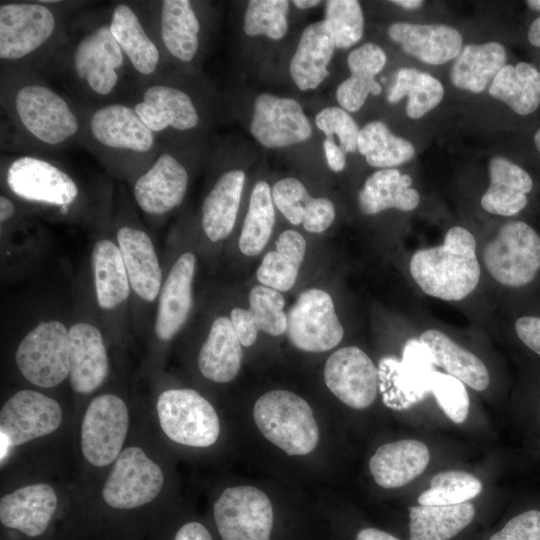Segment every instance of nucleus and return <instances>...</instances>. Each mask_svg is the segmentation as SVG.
<instances>
[{"mask_svg": "<svg viewBox=\"0 0 540 540\" xmlns=\"http://www.w3.org/2000/svg\"><path fill=\"white\" fill-rule=\"evenodd\" d=\"M4 181L16 197L33 203L54 206L62 213L79 196L72 176L49 156L20 154L2 163Z\"/></svg>", "mask_w": 540, "mask_h": 540, "instance_id": "6e6552de", "label": "nucleus"}, {"mask_svg": "<svg viewBox=\"0 0 540 540\" xmlns=\"http://www.w3.org/2000/svg\"><path fill=\"white\" fill-rule=\"evenodd\" d=\"M324 20L329 26L337 48H349L362 38L364 17L356 0L326 1Z\"/></svg>", "mask_w": 540, "mask_h": 540, "instance_id": "c03bdc74", "label": "nucleus"}, {"mask_svg": "<svg viewBox=\"0 0 540 540\" xmlns=\"http://www.w3.org/2000/svg\"><path fill=\"white\" fill-rule=\"evenodd\" d=\"M0 104L14 146L25 154L53 157L79 145L80 107L38 71L1 69Z\"/></svg>", "mask_w": 540, "mask_h": 540, "instance_id": "f03ea898", "label": "nucleus"}, {"mask_svg": "<svg viewBox=\"0 0 540 540\" xmlns=\"http://www.w3.org/2000/svg\"><path fill=\"white\" fill-rule=\"evenodd\" d=\"M250 132L267 148H283L308 140L312 128L295 99L262 93L254 101Z\"/></svg>", "mask_w": 540, "mask_h": 540, "instance_id": "412c9836", "label": "nucleus"}, {"mask_svg": "<svg viewBox=\"0 0 540 540\" xmlns=\"http://www.w3.org/2000/svg\"><path fill=\"white\" fill-rule=\"evenodd\" d=\"M357 149L370 166L383 169L406 163L415 154L410 141L394 135L381 121L370 122L360 129Z\"/></svg>", "mask_w": 540, "mask_h": 540, "instance_id": "58836bf2", "label": "nucleus"}, {"mask_svg": "<svg viewBox=\"0 0 540 540\" xmlns=\"http://www.w3.org/2000/svg\"><path fill=\"white\" fill-rule=\"evenodd\" d=\"M392 3L397 4L406 9H415V8L420 7L423 2L420 0H395V1H392Z\"/></svg>", "mask_w": 540, "mask_h": 540, "instance_id": "e2e57ef3", "label": "nucleus"}, {"mask_svg": "<svg viewBox=\"0 0 540 540\" xmlns=\"http://www.w3.org/2000/svg\"><path fill=\"white\" fill-rule=\"evenodd\" d=\"M490 185L481 198L482 208L501 216H513L524 209L533 187L529 174L504 157L489 162Z\"/></svg>", "mask_w": 540, "mask_h": 540, "instance_id": "c756f323", "label": "nucleus"}, {"mask_svg": "<svg viewBox=\"0 0 540 540\" xmlns=\"http://www.w3.org/2000/svg\"><path fill=\"white\" fill-rule=\"evenodd\" d=\"M134 293L145 301H154L162 287V270L149 235L142 229L123 225L116 234Z\"/></svg>", "mask_w": 540, "mask_h": 540, "instance_id": "393cba45", "label": "nucleus"}, {"mask_svg": "<svg viewBox=\"0 0 540 540\" xmlns=\"http://www.w3.org/2000/svg\"><path fill=\"white\" fill-rule=\"evenodd\" d=\"M188 185L187 165L174 145H163L153 162L133 181V196L144 213L161 216L182 203Z\"/></svg>", "mask_w": 540, "mask_h": 540, "instance_id": "a211bd4d", "label": "nucleus"}, {"mask_svg": "<svg viewBox=\"0 0 540 540\" xmlns=\"http://www.w3.org/2000/svg\"><path fill=\"white\" fill-rule=\"evenodd\" d=\"M109 26L140 82L157 77L168 69L141 1L113 4L109 10Z\"/></svg>", "mask_w": 540, "mask_h": 540, "instance_id": "f3484780", "label": "nucleus"}, {"mask_svg": "<svg viewBox=\"0 0 540 540\" xmlns=\"http://www.w3.org/2000/svg\"><path fill=\"white\" fill-rule=\"evenodd\" d=\"M222 540H270L274 523L268 496L253 486L226 488L213 507Z\"/></svg>", "mask_w": 540, "mask_h": 540, "instance_id": "2eb2a0df", "label": "nucleus"}, {"mask_svg": "<svg viewBox=\"0 0 540 540\" xmlns=\"http://www.w3.org/2000/svg\"><path fill=\"white\" fill-rule=\"evenodd\" d=\"M70 348L69 382L74 392L90 394L109 373V359L100 330L87 322L68 329Z\"/></svg>", "mask_w": 540, "mask_h": 540, "instance_id": "5701e85b", "label": "nucleus"}, {"mask_svg": "<svg viewBox=\"0 0 540 540\" xmlns=\"http://www.w3.org/2000/svg\"><path fill=\"white\" fill-rule=\"evenodd\" d=\"M244 182V171L227 170L217 178L204 198L201 207V225L210 241L217 242L225 239L232 232Z\"/></svg>", "mask_w": 540, "mask_h": 540, "instance_id": "c85d7f7f", "label": "nucleus"}, {"mask_svg": "<svg viewBox=\"0 0 540 540\" xmlns=\"http://www.w3.org/2000/svg\"><path fill=\"white\" fill-rule=\"evenodd\" d=\"M84 5L83 1H1V69L39 72Z\"/></svg>", "mask_w": 540, "mask_h": 540, "instance_id": "20e7f679", "label": "nucleus"}, {"mask_svg": "<svg viewBox=\"0 0 540 540\" xmlns=\"http://www.w3.org/2000/svg\"><path fill=\"white\" fill-rule=\"evenodd\" d=\"M534 143L540 152V129H538L534 135Z\"/></svg>", "mask_w": 540, "mask_h": 540, "instance_id": "338daca9", "label": "nucleus"}, {"mask_svg": "<svg viewBox=\"0 0 540 540\" xmlns=\"http://www.w3.org/2000/svg\"><path fill=\"white\" fill-rule=\"evenodd\" d=\"M150 30L168 63L190 64L202 44V21L189 0L141 1Z\"/></svg>", "mask_w": 540, "mask_h": 540, "instance_id": "9d476101", "label": "nucleus"}, {"mask_svg": "<svg viewBox=\"0 0 540 540\" xmlns=\"http://www.w3.org/2000/svg\"><path fill=\"white\" fill-rule=\"evenodd\" d=\"M275 222L271 188L265 181L255 184L239 238V248L246 256H256L264 249Z\"/></svg>", "mask_w": 540, "mask_h": 540, "instance_id": "a19ab883", "label": "nucleus"}, {"mask_svg": "<svg viewBox=\"0 0 540 540\" xmlns=\"http://www.w3.org/2000/svg\"><path fill=\"white\" fill-rule=\"evenodd\" d=\"M39 73L56 80L84 108L129 103L140 82L111 33L109 11L74 16Z\"/></svg>", "mask_w": 540, "mask_h": 540, "instance_id": "f257e3e1", "label": "nucleus"}, {"mask_svg": "<svg viewBox=\"0 0 540 540\" xmlns=\"http://www.w3.org/2000/svg\"><path fill=\"white\" fill-rule=\"evenodd\" d=\"M291 343L306 352H324L336 347L344 335L331 296L321 289L301 292L287 315Z\"/></svg>", "mask_w": 540, "mask_h": 540, "instance_id": "dca6fc26", "label": "nucleus"}, {"mask_svg": "<svg viewBox=\"0 0 540 540\" xmlns=\"http://www.w3.org/2000/svg\"><path fill=\"white\" fill-rule=\"evenodd\" d=\"M305 252L304 237L295 230H285L276 241L275 251L263 257L256 272L258 281L279 292L290 290L296 282Z\"/></svg>", "mask_w": 540, "mask_h": 540, "instance_id": "c9c22d12", "label": "nucleus"}, {"mask_svg": "<svg viewBox=\"0 0 540 540\" xmlns=\"http://www.w3.org/2000/svg\"><path fill=\"white\" fill-rule=\"evenodd\" d=\"M520 340L532 351L540 355V318L534 316L520 317L515 324Z\"/></svg>", "mask_w": 540, "mask_h": 540, "instance_id": "6e6d98bb", "label": "nucleus"}, {"mask_svg": "<svg viewBox=\"0 0 540 540\" xmlns=\"http://www.w3.org/2000/svg\"><path fill=\"white\" fill-rule=\"evenodd\" d=\"M324 381L344 404L353 409H365L375 401L378 371L370 357L360 348L343 347L327 359Z\"/></svg>", "mask_w": 540, "mask_h": 540, "instance_id": "4be33fe9", "label": "nucleus"}, {"mask_svg": "<svg viewBox=\"0 0 540 540\" xmlns=\"http://www.w3.org/2000/svg\"><path fill=\"white\" fill-rule=\"evenodd\" d=\"M472 503L433 506L419 505L409 508L410 540H450L473 519Z\"/></svg>", "mask_w": 540, "mask_h": 540, "instance_id": "e433bc0d", "label": "nucleus"}, {"mask_svg": "<svg viewBox=\"0 0 540 540\" xmlns=\"http://www.w3.org/2000/svg\"><path fill=\"white\" fill-rule=\"evenodd\" d=\"M430 460L421 441L403 439L381 445L369 460L375 482L383 488H398L419 476Z\"/></svg>", "mask_w": 540, "mask_h": 540, "instance_id": "cd10ccee", "label": "nucleus"}, {"mask_svg": "<svg viewBox=\"0 0 540 540\" xmlns=\"http://www.w3.org/2000/svg\"><path fill=\"white\" fill-rule=\"evenodd\" d=\"M230 320L241 345L252 346L257 339L259 329L250 311L234 308L230 313Z\"/></svg>", "mask_w": 540, "mask_h": 540, "instance_id": "5fc2aeb1", "label": "nucleus"}, {"mask_svg": "<svg viewBox=\"0 0 540 540\" xmlns=\"http://www.w3.org/2000/svg\"><path fill=\"white\" fill-rule=\"evenodd\" d=\"M335 47L325 20L303 30L289 65L291 78L300 90L316 89L329 76L328 65Z\"/></svg>", "mask_w": 540, "mask_h": 540, "instance_id": "bb28decb", "label": "nucleus"}, {"mask_svg": "<svg viewBox=\"0 0 540 540\" xmlns=\"http://www.w3.org/2000/svg\"><path fill=\"white\" fill-rule=\"evenodd\" d=\"M528 39L532 45L540 47V17L531 24L528 31Z\"/></svg>", "mask_w": 540, "mask_h": 540, "instance_id": "680f3d73", "label": "nucleus"}, {"mask_svg": "<svg viewBox=\"0 0 540 540\" xmlns=\"http://www.w3.org/2000/svg\"><path fill=\"white\" fill-rule=\"evenodd\" d=\"M335 219L333 203L324 197L312 198L304 210L303 227L311 233L325 231Z\"/></svg>", "mask_w": 540, "mask_h": 540, "instance_id": "864d4df0", "label": "nucleus"}, {"mask_svg": "<svg viewBox=\"0 0 540 540\" xmlns=\"http://www.w3.org/2000/svg\"><path fill=\"white\" fill-rule=\"evenodd\" d=\"M91 264L98 305L109 310L126 301L131 286L118 245L109 239L98 240L92 249Z\"/></svg>", "mask_w": 540, "mask_h": 540, "instance_id": "72a5a7b5", "label": "nucleus"}, {"mask_svg": "<svg viewBox=\"0 0 540 540\" xmlns=\"http://www.w3.org/2000/svg\"><path fill=\"white\" fill-rule=\"evenodd\" d=\"M527 5L532 10L540 11V0H528Z\"/></svg>", "mask_w": 540, "mask_h": 540, "instance_id": "69168bd1", "label": "nucleus"}, {"mask_svg": "<svg viewBox=\"0 0 540 540\" xmlns=\"http://www.w3.org/2000/svg\"><path fill=\"white\" fill-rule=\"evenodd\" d=\"M15 204L7 196H0V222L1 224L11 220L15 214Z\"/></svg>", "mask_w": 540, "mask_h": 540, "instance_id": "052dcab7", "label": "nucleus"}, {"mask_svg": "<svg viewBox=\"0 0 540 540\" xmlns=\"http://www.w3.org/2000/svg\"><path fill=\"white\" fill-rule=\"evenodd\" d=\"M505 48L498 42L466 45L451 69L454 86L480 93L506 65Z\"/></svg>", "mask_w": 540, "mask_h": 540, "instance_id": "f704fd0d", "label": "nucleus"}, {"mask_svg": "<svg viewBox=\"0 0 540 540\" xmlns=\"http://www.w3.org/2000/svg\"><path fill=\"white\" fill-rule=\"evenodd\" d=\"M289 1L251 0L244 15V32L249 36L265 35L272 40L285 36L288 29Z\"/></svg>", "mask_w": 540, "mask_h": 540, "instance_id": "37998d69", "label": "nucleus"}, {"mask_svg": "<svg viewBox=\"0 0 540 540\" xmlns=\"http://www.w3.org/2000/svg\"><path fill=\"white\" fill-rule=\"evenodd\" d=\"M242 361L241 343L230 318L220 316L210 327L198 355V368L208 380L228 383L239 373Z\"/></svg>", "mask_w": 540, "mask_h": 540, "instance_id": "7c9ffc66", "label": "nucleus"}, {"mask_svg": "<svg viewBox=\"0 0 540 540\" xmlns=\"http://www.w3.org/2000/svg\"><path fill=\"white\" fill-rule=\"evenodd\" d=\"M443 95L441 82L432 75L413 68H402L396 73L387 100L397 103L407 96L406 113L410 118L418 119L435 108Z\"/></svg>", "mask_w": 540, "mask_h": 540, "instance_id": "ea45409f", "label": "nucleus"}, {"mask_svg": "<svg viewBox=\"0 0 540 540\" xmlns=\"http://www.w3.org/2000/svg\"><path fill=\"white\" fill-rule=\"evenodd\" d=\"M323 149L329 168L334 172H341L346 165L345 152L331 138L323 141Z\"/></svg>", "mask_w": 540, "mask_h": 540, "instance_id": "13d9d810", "label": "nucleus"}, {"mask_svg": "<svg viewBox=\"0 0 540 540\" xmlns=\"http://www.w3.org/2000/svg\"><path fill=\"white\" fill-rule=\"evenodd\" d=\"M164 485L161 467L138 446L124 448L101 491L104 504L116 511H132L154 501Z\"/></svg>", "mask_w": 540, "mask_h": 540, "instance_id": "f8f14e48", "label": "nucleus"}, {"mask_svg": "<svg viewBox=\"0 0 540 540\" xmlns=\"http://www.w3.org/2000/svg\"><path fill=\"white\" fill-rule=\"evenodd\" d=\"M271 194L274 205L291 224L303 222L304 210L312 197L300 180L283 178L274 184Z\"/></svg>", "mask_w": 540, "mask_h": 540, "instance_id": "de8ad7c7", "label": "nucleus"}, {"mask_svg": "<svg viewBox=\"0 0 540 540\" xmlns=\"http://www.w3.org/2000/svg\"><path fill=\"white\" fill-rule=\"evenodd\" d=\"M196 258L185 252L173 264L162 284L154 331L158 339L171 340L186 322L192 306Z\"/></svg>", "mask_w": 540, "mask_h": 540, "instance_id": "b1692460", "label": "nucleus"}, {"mask_svg": "<svg viewBox=\"0 0 540 540\" xmlns=\"http://www.w3.org/2000/svg\"><path fill=\"white\" fill-rule=\"evenodd\" d=\"M419 341L428 351L431 360L476 391L489 385V373L485 364L476 355L459 346L445 333L436 329L424 331Z\"/></svg>", "mask_w": 540, "mask_h": 540, "instance_id": "2f4dec72", "label": "nucleus"}, {"mask_svg": "<svg viewBox=\"0 0 540 540\" xmlns=\"http://www.w3.org/2000/svg\"><path fill=\"white\" fill-rule=\"evenodd\" d=\"M129 429V411L122 398L104 393L88 404L81 423L80 444L84 459L95 467L114 463Z\"/></svg>", "mask_w": 540, "mask_h": 540, "instance_id": "4468645a", "label": "nucleus"}, {"mask_svg": "<svg viewBox=\"0 0 540 540\" xmlns=\"http://www.w3.org/2000/svg\"><path fill=\"white\" fill-rule=\"evenodd\" d=\"M284 305L283 296L270 287L257 285L249 293V311L256 326L272 336L282 335L287 330Z\"/></svg>", "mask_w": 540, "mask_h": 540, "instance_id": "a18cd8bd", "label": "nucleus"}, {"mask_svg": "<svg viewBox=\"0 0 540 540\" xmlns=\"http://www.w3.org/2000/svg\"><path fill=\"white\" fill-rule=\"evenodd\" d=\"M489 540H540V511L529 510L515 516Z\"/></svg>", "mask_w": 540, "mask_h": 540, "instance_id": "603ef678", "label": "nucleus"}, {"mask_svg": "<svg viewBox=\"0 0 540 540\" xmlns=\"http://www.w3.org/2000/svg\"><path fill=\"white\" fill-rule=\"evenodd\" d=\"M427 385L444 413L455 423H463L469 412V396L464 383L458 378L432 371Z\"/></svg>", "mask_w": 540, "mask_h": 540, "instance_id": "49530a36", "label": "nucleus"}, {"mask_svg": "<svg viewBox=\"0 0 540 540\" xmlns=\"http://www.w3.org/2000/svg\"><path fill=\"white\" fill-rule=\"evenodd\" d=\"M482 490L481 481L464 471H444L437 473L430 481V487L418 497L420 505L446 506L468 502Z\"/></svg>", "mask_w": 540, "mask_h": 540, "instance_id": "79ce46f5", "label": "nucleus"}, {"mask_svg": "<svg viewBox=\"0 0 540 540\" xmlns=\"http://www.w3.org/2000/svg\"><path fill=\"white\" fill-rule=\"evenodd\" d=\"M489 93L515 113L531 114L540 105V71L526 62L505 65L493 79Z\"/></svg>", "mask_w": 540, "mask_h": 540, "instance_id": "4c0bfd02", "label": "nucleus"}, {"mask_svg": "<svg viewBox=\"0 0 540 540\" xmlns=\"http://www.w3.org/2000/svg\"><path fill=\"white\" fill-rule=\"evenodd\" d=\"M483 262L499 283L525 286L540 269V236L523 221L508 222L484 247Z\"/></svg>", "mask_w": 540, "mask_h": 540, "instance_id": "ddd939ff", "label": "nucleus"}, {"mask_svg": "<svg viewBox=\"0 0 540 540\" xmlns=\"http://www.w3.org/2000/svg\"><path fill=\"white\" fill-rule=\"evenodd\" d=\"M293 4L300 9H308L320 4L317 0H294Z\"/></svg>", "mask_w": 540, "mask_h": 540, "instance_id": "0e129e2a", "label": "nucleus"}, {"mask_svg": "<svg viewBox=\"0 0 540 540\" xmlns=\"http://www.w3.org/2000/svg\"><path fill=\"white\" fill-rule=\"evenodd\" d=\"M156 411L162 431L175 443L208 447L219 437L220 421L214 407L193 389L163 391L158 396Z\"/></svg>", "mask_w": 540, "mask_h": 540, "instance_id": "1a4fd4ad", "label": "nucleus"}, {"mask_svg": "<svg viewBox=\"0 0 540 540\" xmlns=\"http://www.w3.org/2000/svg\"><path fill=\"white\" fill-rule=\"evenodd\" d=\"M381 86L374 78L351 75L339 84L336 98L341 108L347 112L358 111L369 94L378 95Z\"/></svg>", "mask_w": 540, "mask_h": 540, "instance_id": "8fccbe9b", "label": "nucleus"}, {"mask_svg": "<svg viewBox=\"0 0 540 540\" xmlns=\"http://www.w3.org/2000/svg\"><path fill=\"white\" fill-rule=\"evenodd\" d=\"M351 75L374 78L386 64L384 50L374 43H366L354 49L347 58Z\"/></svg>", "mask_w": 540, "mask_h": 540, "instance_id": "3c124183", "label": "nucleus"}, {"mask_svg": "<svg viewBox=\"0 0 540 540\" xmlns=\"http://www.w3.org/2000/svg\"><path fill=\"white\" fill-rule=\"evenodd\" d=\"M79 107L82 121L79 145L111 174L133 182L160 152L162 142L130 104Z\"/></svg>", "mask_w": 540, "mask_h": 540, "instance_id": "7ed1b4c3", "label": "nucleus"}, {"mask_svg": "<svg viewBox=\"0 0 540 540\" xmlns=\"http://www.w3.org/2000/svg\"><path fill=\"white\" fill-rule=\"evenodd\" d=\"M58 505L57 493L49 484L17 488L0 499L1 526L19 539L45 540Z\"/></svg>", "mask_w": 540, "mask_h": 540, "instance_id": "aec40b11", "label": "nucleus"}, {"mask_svg": "<svg viewBox=\"0 0 540 540\" xmlns=\"http://www.w3.org/2000/svg\"><path fill=\"white\" fill-rule=\"evenodd\" d=\"M128 104L163 145H174L177 135L197 130L202 122L196 99L169 69L139 82Z\"/></svg>", "mask_w": 540, "mask_h": 540, "instance_id": "423d86ee", "label": "nucleus"}, {"mask_svg": "<svg viewBox=\"0 0 540 540\" xmlns=\"http://www.w3.org/2000/svg\"><path fill=\"white\" fill-rule=\"evenodd\" d=\"M62 409L53 398L30 389L14 393L0 410V437L11 448L53 433L62 422Z\"/></svg>", "mask_w": 540, "mask_h": 540, "instance_id": "6ab92c4d", "label": "nucleus"}, {"mask_svg": "<svg viewBox=\"0 0 540 540\" xmlns=\"http://www.w3.org/2000/svg\"><path fill=\"white\" fill-rule=\"evenodd\" d=\"M410 273L427 295L446 301L465 298L480 279L474 236L463 227L450 228L442 245L413 254Z\"/></svg>", "mask_w": 540, "mask_h": 540, "instance_id": "39448f33", "label": "nucleus"}, {"mask_svg": "<svg viewBox=\"0 0 540 540\" xmlns=\"http://www.w3.org/2000/svg\"><path fill=\"white\" fill-rule=\"evenodd\" d=\"M253 418L263 436L288 455H306L319 441V428L310 405L287 390L263 394L253 407Z\"/></svg>", "mask_w": 540, "mask_h": 540, "instance_id": "0eeeda50", "label": "nucleus"}, {"mask_svg": "<svg viewBox=\"0 0 540 540\" xmlns=\"http://www.w3.org/2000/svg\"><path fill=\"white\" fill-rule=\"evenodd\" d=\"M19 372L31 384L53 388L69 377V334L57 320L42 321L20 341L15 353Z\"/></svg>", "mask_w": 540, "mask_h": 540, "instance_id": "9b49d317", "label": "nucleus"}, {"mask_svg": "<svg viewBox=\"0 0 540 540\" xmlns=\"http://www.w3.org/2000/svg\"><path fill=\"white\" fill-rule=\"evenodd\" d=\"M171 540H213L205 525L198 521H187L173 533Z\"/></svg>", "mask_w": 540, "mask_h": 540, "instance_id": "4d7b16f0", "label": "nucleus"}, {"mask_svg": "<svg viewBox=\"0 0 540 540\" xmlns=\"http://www.w3.org/2000/svg\"><path fill=\"white\" fill-rule=\"evenodd\" d=\"M316 126L327 138L336 135L345 153L357 150L359 128L354 119L341 107L331 106L322 109L315 117Z\"/></svg>", "mask_w": 540, "mask_h": 540, "instance_id": "09e8293b", "label": "nucleus"}, {"mask_svg": "<svg viewBox=\"0 0 540 540\" xmlns=\"http://www.w3.org/2000/svg\"><path fill=\"white\" fill-rule=\"evenodd\" d=\"M388 35L404 52L432 65L455 58L462 48L461 34L447 25L395 22L389 26Z\"/></svg>", "mask_w": 540, "mask_h": 540, "instance_id": "a878e982", "label": "nucleus"}, {"mask_svg": "<svg viewBox=\"0 0 540 540\" xmlns=\"http://www.w3.org/2000/svg\"><path fill=\"white\" fill-rule=\"evenodd\" d=\"M356 540H399L393 535L376 529V528H365L358 532L356 535Z\"/></svg>", "mask_w": 540, "mask_h": 540, "instance_id": "bf43d9fd", "label": "nucleus"}, {"mask_svg": "<svg viewBox=\"0 0 540 540\" xmlns=\"http://www.w3.org/2000/svg\"><path fill=\"white\" fill-rule=\"evenodd\" d=\"M411 184V177L397 169L378 170L367 178L360 190L359 207L368 215L390 208L411 211L420 201L418 191L411 188Z\"/></svg>", "mask_w": 540, "mask_h": 540, "instance_id": "473e14b6", "label": "nucleus"}]
</instances>
